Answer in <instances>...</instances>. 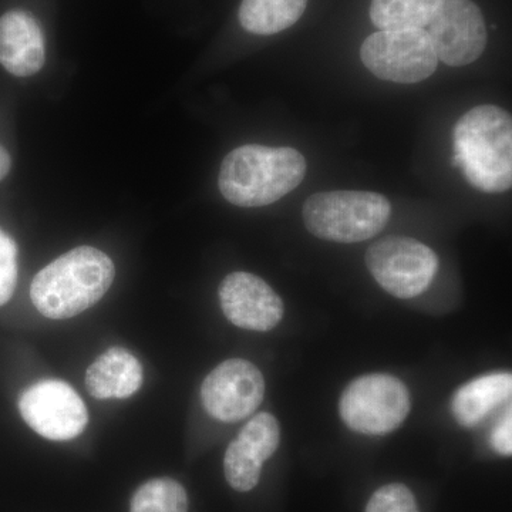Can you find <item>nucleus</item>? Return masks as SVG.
I'll return each instance as SVG.
<instances>
[{
	"label": "nucleus",
	"instance_id": "nucleus-12",
	"mask_svg": "<svg viewBox=\"0 0 512 512\" xmlns=\"http://www.w3.org/2000/svg\"><path fill=\"white\" fill-rule=\"evenodd\" d=\"M281 443V426L271 413H258L231 441L224 457L228 484L239 493L254 490L261 478L262 466L274 456Z\"/></svg>",
	"mask_w": 512,
	"mask_h": 512
},
{
	"label": "nucleus",
	"instance_id": "nucleus-2",
	"mask_svg": "<svg viewBox=\"0 0 512 512\" xmlns=\"http://www.w3.org/2000/svg\"><path fill=\"white\" fill-rule=\"evenodd\" d=\"M305 175V157L295 148L248 144L224 158L218 187L237 207H265L296 190Z\"/></svg>",
	"mask_w": 512,
	"mask_h": 512
},
{
	"label": "nucleus",
	"instance_id": "nucleus-4",
	"mask_svg": "<svg viewBox=\"0 0 512 512\" xmlns=\"http://www.w3.org/2000/svg\"><path fill=\"white\" fill-rule=\"evenodd\" d=\"M392 215V204L370 191L318 192L306 200L302 218L316 238L356 244L376 237Z\"/></svg>",
	"mask_w": 512,
	"mask_h": 512
},
{
	"label": "nucleus",
	"instance_id": "nucleus-11",
	"mask_svg": "<svg viewBox=\"0 0 512 512\" xmlns=\"http://www.w3.org/2000/svg\"><path fill=\"white\" fill-rule=\"evenodd\" d=\"M225 318L241 329L268 332L284 318L281 296L264 279L249 272H232L220 286Z\"/></svg>",
	"mask_w": 512,
	"mask_h": 512
},
{
	"label": "nucleus",
	"instance_id": "nucleus-9",
	"mask_svg": "<svg viewBox=\"0 0 512 512\" xmlns=\"http://www.w3.org/2000/svg\"><path fill=\"white\" fill-rule=\"evenodd\" d=\"M261 370L244 359H229L215 367L201 386V402L212 419L237 423L261 406L265 397Z\"/></svg>",
	"mask_w": 512,
	"mask_h": 512
},
{
	"label": "nucleus",
	"instance_id": "nucleus-18",
	"mask_svg": "<svg viewBox=\"0 0 512 512\" xmlns=\"http://www.w3.org/2000/svg\"><path fill=\"white\" fill-rule=\"evenodd\" d=\"M130 512H188L187 493L173 478H154L134 493Z\"/></svg>",
	"mask_w": 512,
	"mask_h": 512
},
{
	"label": "nucleus",
	"instance_id": "nucleus-6",
	"mask_svg": "<svg viewBox=\"0 0 512 512\" xmlns=\"http://www.w3.org/2000/svg\"><path fill=\"white\" fill-rule=\"evenodd\" d=\"M366 266L384 291L412 299L430 288L440 262L436 252L417 239L386 237L367 249Z\"/></svg>",
	"mask_w": 512,
	"mask_h": 512
},
{
	"label": "nucleus",
	"instance_id": "nucleus-1",
	"mask_svg": "<svg viewBox=\"0 0 512 512\" xmlns=\"http://www.w3.org/2000/svg\"><path fill=\"white\" fill-rule=\"evenodd\" d=\"M116 278L110 256L79 247L50 262L33 279L30 298L45 318H74L106 295Z\"/></svg>",
	"mask_w": 512,
	"mask_h": 512
},
{
	"label": "nucleus",
	"instance_id": "nucleus-15",
	"mask_svg": "<svg viewBox=\"0 0 512 512\" xmlns=\"http://www.w3.org/2000/svg\"><path fill=\"white\" fill-rule=\"evenodd\" d=\"M512 376L494 372L458 387L451 399V414L461 427L480 426L493 410L511 399Z\"/></svg>",
	"mask_w": 512,
	"mask_h": 512
},
{
	"label": "nucleus",
	"instance_id": "nucleus-19",
	"mask_svg": "<svg viewBox=\"0 0 512 512\" xmlns=\"http://www.w3.org/2000/svg\"><path fill=\"white\" fill-rule=\"evenodd\" d=\"M366 512H420L416 498L404 484L393 483L379 488L367 503Z\"/></svg>",
	"mask_w": 512,
	"mask_h": 512
},
{
	"label": "nucleus",
	"instance_id": "nucleus-7",
	"mask_svg": "<svg viewBox=\"0 0 512 512\" xmlns=\"http://www.w3.org/2000/svg\"><path fill=\"white\" fill-rule=\"evenodd\" d=\"M360 59L379 79L402 84L429 79L439 64L426 29L379 30L363 42Z\"/></svg>",
	"mask_w": 512,
	"mask_h": 512
},
{
	"label": "nucleus",
	"instance_id": "nucleus-21",
	"mask_svg": "<svg viewBox=\"0 0 512 512\" xmlns=\"http://www.w3.org/2000/svg\"><path fill=\"white\" fill-rule=\"evenodd\" d=\"M491 447L501 456L510 457L512 454V419L511 407L504 414L500 423L494 427L491 433Z\"/></svg>",
	"mask_w": 512,
	"mask_h": 512
},
{
	"label": "nucleus",
	"instance_id": "nucleus-14",
	"mask_svg": "<svg viewBox=\"0 0 512 512\" xmlns=\"http://www.w3.org/2000/svg\"><path fill=\"white\" fill-rule=\"evenodd\" d=\"M84 382L94 399H127L143 384V366L130 350L114 346L94 360Z\"/></svg>",
	"mask_w": 512,
	"mask_h": 512
},
{
	"label": "nucleus",
	"instance_id": "nucleus-3",
	"mask_svg": "<svg viewBox=\"0 0 512 512\" xmlns=\"http://www.w3.org/2000/svg\"><path fill=\"white\" fill-rule=\"evenodd\" d=\"M456 163L468 183L488 194L512 185V121L508 111L483 104L467 111L454 128Z\"/></svg>",
	"mask_w": 512,
	"mask_h": 512
},
{
	"label": "nucleus",
	"instance_id": "nucleus-5",
	"mask_svg": "<svg viewBox=\"0 0 512 512\" xmlns=\"http://www.w3.org/2000/svg\"><path fill=\"white\" fill-rule=\"evenodd\" d=\"M412 410L409 389L399 377L375 373L357 377L343 390L339 414L350 430L386 436L399 429Z\"/></svg>",
	"mask_w": 512,
	"mask_h": 512
},
{
	"label": "nucleus",
	"instance_id": "nucleus-13",
	"mask_svg": "<svg viewBox=\"0 0 512 512\" xmlns=\"http://www.w3.org/2000/svg\"><path fill=\"white\" fill-rule=\"evenodd\" d=\"M45 36L37 20L25 10H10L0 18V64L16 77L42 70Z\"/></svg>",
	"mask_w": 512,
	"mask_h": 512
},
{
	"label": "nucleus",
	"instance_id": "nucleus-20",
	"mask_svg": "<svg viewBox=\"0 0 512 512\" xmlns=\"http://www.w3.org/2000/svg\"><path fill=\"white\" fill-rule=\"evenodd\" d=\"M18 282V245L0 229V306L12 298Z\"/></svg>",
	"mask_w": 512,
	"mask_h": 512
},
{
	"label": "nucleus",
	"instance_id": "nucleus-17",
	"mask_svg": "<svg viewBox=\"0 0 512 512\" xmlns=\"http://www.w3.org/2000/svg\"><path fill=\"white\" fill-rule=\"evenodd\" d=\"M444 0H372L370 19L380 30L424 29Z\"/></svg>",
	"mask_w": 512,
	"mask_h": 512
},
{
	"label": "nucleus",
	"instance_id": "nucleus-22",
	"mask_svg": "<svg viewBox=\"0 0 512 512\" xmlns=\"http://www.w3.org/2000/svg\"><path fill=\"white\" fill-rule=\"evenodd\" d=\"M10 167H12V158L3 146H0V181L8 177Z\"/></svg>",
	"mask_w": 512,
	"mask_h": 512
},
{
	"label": "nucleus",
	"instance_id": "nucleus-10",
	"mask_svg": "<svg viewBox=\"0 0 512 512\" xmlns=\"http://www.w3.org/2000/svg\"><path fill=\"white\" fill-rule=\"evenodd\" d=\"M427 33L437 59L451 67L476 62L487 46L483 13L471 0H444Z\"/></svg>",
	"mask_w": 512,
	"mask_h": 512
},
{
	"label": "nucleus",
	"instance_id": "nucleus-16",
	"mask_svg": "<svg viewBox=\"0 0 512 512\" xmlns=\"http://www.w3.org/2000/svg\"><path fill=\"white\" fill-rule=\"evenodd\" d=\"M306 6L308 0H242L239 22L254 35H276L295 25Z\"/></svg>",
	"mask_w": 512,
	"mask_h": 512
},
{
	"label": "nucleus",
	"instance_id": "nucleus-8",
	"mask_svg": "<svg viewBox=\"0 0 512 512\" xmlns=\"http://www.w3.org/2000/svg\"><path fill=\"white\" fill-rule=\"evenodd\" d=\"M19 410L30 429L47 440L76 439L89 423L82 397L63 380L47 379L30 386L20 396Z\"/></svg>",
	"mask_w": 512,
	"mask_h": 512
}]
</instances>
